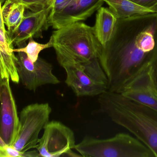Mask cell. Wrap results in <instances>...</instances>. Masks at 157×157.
Returning <instances> with one entry per match:
<instances>
[{"label": "cell", "instance_id": "cell-15", "mask_svg": "<svg viewBox=\"0 0 157 157\" xmlns=\"http://www.w3.org/2000/svg\"><path fill=\"white\" fill-rule=\"evenodd\" d=\"M25 7L22 4L6 0L2 7V14L5 25L8 30L13 29L21 23L24 16Z\"/></svg>", "mask_w": 157, "mask_h": 157}, {"label": "cell", "instance_id": "cell-20", "mask_svg": "<svg viewBox=\"0 0 157 157\" xmlns=\"http://www.w3.org/2000/svg\"><path fill=\"white\" fill-rule=\"evenodd\" d=\"M0 49L9 53H13V44L10 42L8 38L5 36L0 30Z\"/></svg>", "mask_w": 157, "mask_h": 157}, {"label": "cell", "instance_id": "cell-19", "mask_svg": "<svg viewBox=\"0 0 157 157\" xmlns=\"http://www.w3.org/2000/svg\"><path fill=\"white\" fill-rule=\"evenodd\" d=\"M155 46L153 50L151 64L154 78L157 85V24L155 30Z\"/></svg>", "mask_w": 157, "mask_h": 157}, {"label": "cell", "instance_id": "cell-24", "mask_svg": "<svg viewBox=\"0 0 157 157\" xmlns=\"http://www.w3.org/2000/svg\"><path fill=\"white\" fill-rule=\"evenodd\" d=\"M0 30L3 33L4 35L7 37V34L4 26V23L3 19L2 14V7L1 6V3L0 2Z\"/></svg>", "mask_w": 157, "mask_h": 157}, {"label": "cell", "instance_id": "cell-14", "mask_svg": "<svg viewBox=\"0 0 157 157\" xmlns=\"http://www.w3.org/2000/svg\"><path fill=\"white\" fill-rule=\"evenodd\" d=\"M117 19H124L155 13L151 9L130 0H104Z\"/></svg>", "mask_w": 157, "mask_h": 157}, {"label": "cell", "instance_id": "cell-6", "mask_svg": "<svg viewBox=\"0 0 157 157\" xmlns=\"http://www.w3.org/2000/svg\"><path fill=\"white\" fill-rule=\"evenodd\" d=\"M52 108L48 103H34L24 108L20 113V128L12 146L25 153L36 148L40 131L49 121Z\"/></svg>", "mask_w": 157, "mask_h": 157}, {"label": "cell", "instance_id": "cell-3", "mask_svg": "<svg viewBox=\"0 0 157 157\" xmlns=\"http://www.w3.org/2000/svg\"><path fill=\"white\" fill-rule=\"evenodd\" d=\"M50 38L57 59L88 62L98 59L102 49L93 27L79 22L57 29Z\"/></svg>", "mask_w": 157, "mask_h": 157}, {"label": "cell", "instance_id": "cell-22", "mask_svg": "<svg viewBox=\"0 0 157 157\" xmlns=\"http://www.w3.org/2000/svg\"><path fill=\"white\" fill-rule=\"evenodd\" d=\"M7 157H24V153L19 152L11 146H7L4 147Z\"/></svg>", "mask_w": 157, "mask_h": 157}, {"label": "cell", "instance_id": "cell-8", "mask_svg": "<svg viewBox=\"0 0 157 157\" xmlns=\"http://www.w3.org/2000/svg\"><path fill=\"white\" fill-rule=\"evenodd\" d=\"M17 53V73L20 81L26 88L35 91L42 86L60 83L59 78L53 74L51 64L40 57L36 61L33 62L25 53Z\"/></svg>", "mask_w": 157, "mask_h": 157}, {"label": "cell", "instance_id": "cell-4", "mask_svg": "<svg viewBox=\"0 0 157 157\" xmlns=\"http://www.w3.org/2000/svg\"><path fill=\"white\" fill-rule=\"evenodd\" d=\"M75 149L84 157H155L137 138L124 133L107 139L86 136Z\"/></svg>", "mask_w": 157, "mask_h": 157}, {"label": "cell", "instance_id": "cell-7", "mask_svg": "<svg viewBox=\"0 0 157 157\" xmlns=\"http://www.w3.org/2000/svg\"><path fill=\"white\" fill-rule=\"evenodd\" d=\"M75 145L72 130L57 121H49L36 149L43 157L76 156L73 152Z\"/></svg>", "mask_w": 157, "mask_h": 157}, {"label": "cell", "instance_id": "cell-26", "mask_svg": "<svg viewBox=\"0 0 157 157\" xmlns=\"http://www.w3.org/2000/svg\"><path fill=\"white\" fill-rule=\"evenodd\" d=\"M150 9H151L152 11H153V12H155V13H157V4L155 5V6H153V7Z\"/></svg>", "mask_w": 157, "mask_h": 157}, {"label": "cell", "instance_id": "cell-21", "mask_svg": "<svg viewBox=\"0 0 157 157\" xmlns=\"http://www.w3.org/2000/svg\"><path fill=\"white\" fill-rule=\"evenodd\" d=\"M71 0H54L50 13L60 11L65 7Z\"/></svg>", "mask_w": 157, "mask_h": 157}, {"label": "cell", "instance_id": "cell-12", "mask_svg": "<svg viewBox=\"0 0 157 157\" xmlns=\"http://www.w3.org/2000/svg\"><path fill=\"white\" fill-rule=\"evenodd\" d=\"M104 2V0H71L62 10L50 13L49 26L57 29L86 20L98 11Z\"/></svg>", "mask_w": 157, "mask_h": 157}, {"label": "cell", "instance_id": "cell-1", "mask_svg": "<svg viewBox=\"0 0 157 157\" xmlns=\"http://www.w3.org/2000/svg\"><path fill=\"white\" fill-rule=\"evenodd\" d=\"M156 13L117 19L111 38L102 46L98 58L108 78L109 91L121 93L134 77L151 64L153 51L146 53L141 49L137 36Z\"/></svg>", "mask_w": 157, "mask_h": 157}, {"label": "cell", "instance_id": "cell-25", "mask_svg": "<svg viewBox=\"0 0 157 157\" xmlns=\"http://www.w3.org/2000/svg\"><path fill=\"white\" fill-rule=\"evenodd\" d=\"M6 144L4 142L3 140L2 139V137L0 136V151L1 152H6L5 149L4 147L6 146Z\"/></svg>", "mask_w": 157, "mask_h": 157}, {"label": "cell", "instance_id": "cell-2", "mask_svg": "<svg viewBox=\"0 0 157 157\" xmlns=\"http://www.w3.org/2000/svg\"><path fill=\"white\" fill-rule=\"evenodd\" d=\"M100 109L114 123L128 130L157 157V111L107 90L99 96Z\"/></svg>", "mask_w": 157, "mask_h": 157}, {"label": "cell", "instance_id": "cell-5", "mask_svg": "<svg viewBox=\"0 0 157 157\" xmlns=\"http://www.w3.org/2000/svg\"><path fill=\"white\" fill-rule=\"evenodd\" d=\"M57 61L66 73L65 84L77 97L95 96L108 90V78L98 59L86 63L66 59Z\"/></svg>", "mask_w": 157, "mask_h": 157}, {"label": "cell", "instance_id": "cell-10", "mask_svg": "<svg viewBox=\"0 0 157 157\" xmlns=\"http://www.w3.org/2000/svg\"><path fill=\"white\" fill-rule=\"evenodd\" d=\"M120 94L157 111V85L151 64L134 77Z\"/></svg>", "mask_w": 157, "mask_h": 157}, {"label": "cell", "instance_id": "cell-11", "mask_svg": "<svg viewBox=\"0 0 157 157\" xmlns=\"http://www.w3.org/2000/svg\"><path fill=\"white\" fill-rule=\"evenodd\" d=\"M52 6V5L48 8L24 15L17 27L6 32L10 42L21 48L24 47L26 41L30 38H42L43 32L50 26L48 18Z\"/></svg>", "mask_w": 157, "mask_h": 157}, {"label": "cell", "instance_id": "cell-9", "mask_svg": "<svg viewBox=\"0 0 157 157\" xmlns=\"http://www.w3.org/2000/svg\"><path fill=\"white\" fill-rule=\"evenodd\" d=\"M10 80L2 79L0 88V136L6 145L12 146L19 132L20 121Z\"/></svg>", "mask_w": 157, "mask_h": 157}, {"label": "cell", "instance_id": "cell-27", "mask_svg": "<svg viewBox=\"0 0 157 157\" xmlns=\"http://www.w3.org/2000/svg\"><path fill=\"white\" fill-rule=\"evenodd\" d=\"M0 157H6V155L5 152L0 151Z\"/></svg>", "mask_w": 157, "mask_h": 157}, {"label": "cell", "instance_id": "cell-17", "mask_svg": "<svg viewBox=\"0 0 157 157\" xmlns=\"http://www.w3.org/2000/svg\"><path fill=\"white\" fill-rule=\"evenodd\" d=\"M53 47L52 40L50 38L48 42L45 44L38 43L35 41L33 38L29 39L28 44L25 47L19 49H13V52H24L33 62L36 61L39 58L40 52L45 49Z\"/></svg>", "mask_w": 157, "mask_h": 157}, {"label": "cell", "instance_id": "cell-13", "mask_svg": "<svg viewBox=\"0 0 157 157\" xmlns=\"http://www.w3.org/2000/svg\"><path fill=\"white\" fill-rule=\"evenodd\" d=\"M117 18L109 8L101 7L96 14L94 32L100 43L105 45L111 38Z\"/></svg>", "mask_w": 157, "mask_h": 157}, {"label": "cell", "instance_id": "cell-23", "mask_svg": "<svg viewBox=\"0 0 157 157\" xmlns=\"http://www.w3.org/2000/svg\"><path fill=\"white\" fill-rule=\"evenodd\" d=\"M139 5L151 9L157 4V0H130Z\"/></svg>", "mask_w": 157, "mask_h": 157}, {"label": "cell", "instance_id": "cell-16", "mask_svg": "<svg viewBox=\"0 0 157 157\" xmlns=\"http://www.w3.org/2000/svg\"><path fill=\"white\" fill-rule=\"evenodd\" d=\"M17 58L14 53H9L0 49V74L2 79L9 78L13 83L20 81L16 66Z\"/></svg>", "mask_w": 157, "mask_h": 157}, {"label": "cell", "instance_id": "cell-18", "mask_svg": "<svg viewBox=\"0 0 157 157\" xmlns=\"http://www.w3.org/2000/svg\"><path fill=\"white\" fill-rule=\"evenodd\" d=\"M22 4L31 12H37L52 5L54 0H11Z\"/></svg>", "mask_w": 157, "mask_h": 157}, {"label": "cell", "instance_id": "cell-28", "mask_svg": "<svg viewBox=\"0 0 157 157\" xmlns=\"http://www.w3.org/2000/svg\"><path fill=\"white\" fill-rule=\"evenodd\" d=\"M2 77H1V74H0V88H1V84H2Z\"/></svg>", "mask_w": 157, "mask_h": 157}]
</instances>
